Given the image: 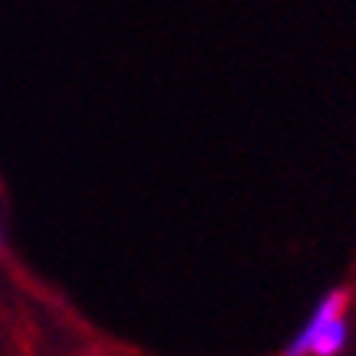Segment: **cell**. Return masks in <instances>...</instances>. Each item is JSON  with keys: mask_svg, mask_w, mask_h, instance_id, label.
Here are the masks:
<instances>
[{"mask_svg": "<svg viewBox=\"0 0 356 356\" xmlns=\"http://www.w3.org/2000/svg\"><path fill=\"white\" fill-rule=\"evenodd\" d=\"M346 291L337 288L317 301L298 337L284 346V356H337L346 346Z\"/></svg>", "mask_w": 356, "mask_h": 356, "instance_id": "1", "label": "cell"}]
</instances>
